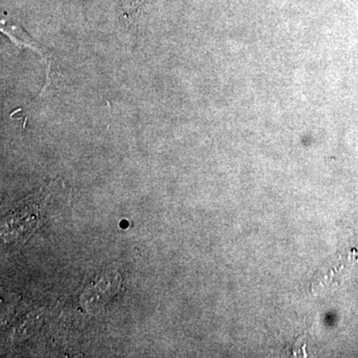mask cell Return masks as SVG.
<instances>
[{
  "label": "cell",
  "mask_w": 358,
  "mask_h": 358,
  "mask_svg": "<svg viewBox=\"0 0 358 358\" xmlns=\"http://www.w3.org/2000/svg\"><path fill=\"white\" fill-rule=\"evenodd\" d=\"M345 259L334 258L315 273L310 282V292L313 296L326 294L343 281L348 271Z\"/></svg>",
  "instance_id": "cell-1"
},
{
  "label": "cell",
  "mask_w": 358,
  "mask_h": 358,
  "mask_svg": "<svg viewBox=\"0 0 358 358\" xmlns=\"http://www.w3.org/2000/svg\"><path fill=\"white\" fill-rule=\"evenodd\" d=\"M124 17L129 20L134 15L143 4V0H121Z\"/></svg>",
  "instance_id": "cell-2"
}]
</instances>
